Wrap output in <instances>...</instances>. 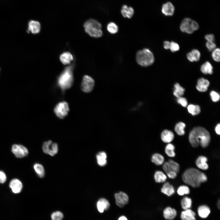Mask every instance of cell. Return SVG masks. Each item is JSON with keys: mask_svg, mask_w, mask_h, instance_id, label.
<instances>
[{"mask_svg": "<svg viewBox=\"0 0 220 220\" xmlns=\"http://www.w3.org/2000/svg\"><path fill=\"white\" fill-rule=\"evenodd\" d=\"M97 162L98 165L101 167L105 166L107 163V155L106 152L104 151L99 152L96 156Z\"/></svg>", "mask_w": 220, "mask_h": 220, "instance_id": "2e32d148", "label": "cell"}, {"mask_svg": "<svg viewBox=\"0 0 220 220\" xmlns=\"http://www.w3.org/2000/svg\"><path fill=\"white\" fill-rule=\"evenodd\" d=\"M220 200H218V203H217V206H218V208L219 209V208H220Z\"/></svg>", "mask_w": 220, "mask_h": 220, "instance_id": "816d5d0a", "label": "cell"}, {"mask_svg": "<svg viewBox=\"0 0 220 220\" xmlns=\"http://www.w3.org/2000/svg\"><path fill=\"white\" fill-rule=\"evenodd\" d=\"M161 191L162 193L168 196H170L175 192L173 186L168 182H166L163 184Z\"/></svg>", "mask_w": 220, "mask_h": 220, "instance_id": "cb8c5ba5", "label": "cell"}, {"mask_svg": "<svg viewBox=\"0 0 220 220\" xmlns=\"http://www.w3.org/2000/svg\"><path fill=\"white\" fill-rule=\"evenodd\" d=\"M121 13L124 17L130 19L132 17L134 14V10L132 7L124 5L122 6Z\"/></svg>", "mask_w": 220, "mask_h": 220, "instance_id": "d6986e66", "label": "cell"}, {"mask_svg": "<svg viewBox=\"0 0 220 220\" xmlns=\"http://www.w3.org/2000/svg\"><path fill=\"white\" fill-rule=\"evenodd\" d=\"M163 168L166 173L167 176L170 178L174 179L176 178L177 173L174 171L170 167L168 162L163 163Z\"/></svg>", "mask_w": 220, "mask_h": 220, "instance_id": "d4e9b609", "label": "cell"}, {"mask_svg": "<svg viewBox=\"0 0 220 220\" xmlns=\"http://www.w3.org/2000/svg\"><path fill=\"white\" fill-rule=\"evenodd\" d=\"M209 85L210 82L208 80L202 78L198 79L196 87L200 92H205L207 90Z\"/></svg>", "mask_w": 220, "mask_h": 220, "instance_id": "9a60e30c", "label": "cell"}, {"mask_svg": "<svg viewBox=\"0 0 220 220\" xmlns=\"http://www.w3.org/2000/svg\"><path fill=\"white\" fill-rule=\"evenodd\" d=\"M195 212L190 209L184 210L181 215L182 220H196Z\"/></svg>", "mask_w": 220, "mask_h": 220, "instance_id": "44dd1931", "label": "cell"}, {"mask_svg": "<svg viewBox=\"0 0 220 220\" xmlns=\"http://www.w3.org/2000/svg\"><path fill=\"white\" fill-rule=\"evenodd\" d=\"M205 38L207 42H214L215 39V36L212 34L206 35L205 36Z\"/></svg>", "mask_w": 220, "mask_h": 220, "instance_id": "7dc6e473", "label": "cell"}, {"mask_svg": "<svg viewBox=\"0 0 220 220\" xmlns=\"http://www.w3.org/2000/svg\"><path fill=\"white\" fill-rule=\"evenodd\" d=\"M41 29L40 23L34 20H31L28 23V30L32 34H36L39 32Z\"/></svg>", "mask_w": 220, "mask_h": 220, "instance_id": "e0dca14e", "label": "cell"}, {"mask_svg": "<svg viewBox=\"0 0 220 220\" xmlns=\"http://www.w3.org/2000/svg\"><path fill=\"white\" fill-rule=\"evenodd\" d=\"M6 180V176L5 174L2 171H0V183H3Z\"/></svg>", "mask_w": 220, "mask_h": 220, "instance_id": "bcb514c9", "label": "cell"}, {"mask_svg": "<svg viewBox=\"0 0 220 220\" xmlns=\"http://www.w3.org/2000/svg\"><path fill=\"white\" fill-rule=\"evenodd\" d=\"M94 84V80L92 77L88 75H85L82 79L81 88L84 92L89 93L93 90Z\"/></svg>", "mask_w": 220, "mask_h": 220, "instance_id": "30bf717a", "label": "cell"}, {"mask_svg": "<svg viewBox=\"0 0 220 220\" xmlns=\"http://www.w3.org/2000/svg\"><path fill=\"white\" fill-rule=\"evenodd\" d=\"M182 31L189 34L193 33L199 28L198 23L189 18H185L182 21L180 25Z\"/></svg>", "mask_w": 220, "mask_h": 220, "instance_id": "8992f818", "label": "cell"}, {"mask_svg": "<svg viewBox=\"0 0 220 220\" xmlns=\"http://www.w3.org/2000/svg\"><path fill=\"white\" fill-rule=\"evenodd\" d=\"M33 167L38 176L40 178H42L44 176L45 170L44 168L42 165L36 163L34 165Z\"/></svg>", "mask_w": 220, "mask_h": 220, "instance_id": "836d02e7", "label": "cell"}, {"mask_svg": "<svg viewBox=\"0 0 220 220\" xmlns=\"http://www.w3.org/2000/svg\"><path fill=\"white\" fill-rule=\"evenodd\" d=\"M151 161L156 165H160L164 162V157L161 154L155 153L153 154L151 157Z\"/></svg>", "mask_w": 220, "mask_h": 220, "instance_id": "f1b7e54d", "label": "cell"}, {"mask_svg": "<svg viewBox=\"0 0 220 220\" xmlns=\"http://www.w3.org/2000/svg\"><path fill=\"white\" fill-rule=\"evenodd\" d=\"M109 200L105 197H101L96 202V207L98 212L102 214L108 210L111 207Z\"/></svg>", "mask_w": 220, "mask_h": 220, "instance_id": "8fae6325", "label": "cell"}, {"mask_svg": "<svg viewBox=\"0 0 220 220\" xmlns=\"http://www.w3.org/2000/svg\"><path fill=\"white\" fill-rule=\"evenodd\" d=\"M210 96L213 102H217L220 99L219 95L215 91H212L211 92Z\"/></svg>", "mask_w": 220, "mask_h": 220, "instance_id": "7bdbcfd3", "label": "cell"}, {"mask_svg": "<svg viewBox=\"0 0 220 220\" xmlns=\"http://www.w3.org/2000/svg\"><path fill=\"white\" fill-rule=\"evenodd\" d=\"M174 88L173 94L175 97H178L184 94L185 90L178 83H176L174 85Z\"/></svg>", "mask_w": 220, "mask_h": 220, "instance_id": "d6a6232c", "label": "cell"}, {"mask_svg": "<svg viewBox=\"0 0 220 220\" xmlns=\"http://www.w3.org/2000/svg\"><path fill=\"white\" fill-rule=\"evenodd\" d=\"M170 45V42L168 41H166L163 42L164 48L166 50L169 49Z\"/></svg>", "mask_w": 220, "mask_h": 220, "instance_id": "c3c4849f", "label": "cell"}, {"mask_svg": "<svg viewBox=\"0 0 220 220\" xmlns=\"http://www.w3.org/2000/svg\"><path fill=\"white\" fill-rule=\"evenodd\" d=\"M117 220H129L128 217L125 215H119Z\"/></svg>", "mask_w": 220, "mask_h": 220, "instance_id": "681fc988", "label": "cell"}, {"mask_svg": "<svg viewBox=\"0 0 220 220\" xmlns=\"http://www.w3.org/2000/svg\"><path fill=\"white\" fill-rule=\"evenodd\" d=\"M185 124L183 123L180 122L176 124L175 127V131L177 134L179 135H183L185 134L184 128Z\"/></svg>", "mask_w": 220, "mask_h": 220, "instance_id": "8d00e7d4", "label": "cell"}, {"mask_svg": "<svg viewBox=\"0 0 220 220\" xmlns=\"http://www.w3.org/2000/svg\"><path fill=\"white\" fill-rule=\"evenodd\" d=\"M200 69L201 71L205 74L211 75L213 73V67L208 61H206L201 65Z\"/></svg>", "mask_w": 220, "mask_h": 220, "instance_id": "83f0119b", "label": "cell"}, {"mask_svg": "<svg viewBox=\"0 0 220 220\" xmlns=\"http://www.w3.org/2000/svg\"><path fill=\"white\" fill-rule=\"evenodd\" d=\"M107 29L108 31L110 34H115L118 32L119 28L115 23L111 22L107 24Z\"/></svg>", "mask_w": 220, "mask_h": 220, "instance_id": "1f68e13d", "label": "cell"}, {"mask_svg": "<svg viewBox=\"0 0 220 220\" xmlns=\"http://www.w3.org/2000/svg\"><path fill=\"white\" fill-rule=\"evenodd\" d=\"M115 202L116 206L123 208L129 203V197L127 194L123 191L116 193L114 195Z\"/></svg>", "mask_w": 220, "mask_h": 220, "instance_id": "ba28073f", "label": "cell"}, {"mask_svg": "<svg viewBox=\"0 0 220 220\" xmlns=\"http://www.w3.org/2000/svg\"><path fill=\"white\" fill-rule=\"evenodd\" d=\"M51 218L52 220H62L64 215L61 212L57 211L52 213Z\"/></svg>", "mask_w": 220, "mask_h": 220, "instance_id": "f35d334b", "label": "cell"}, {"mask_svg": "<svg viewBox=\"0 0 220 220\" xmlns=\"http://www.w3.org/2000/svg\"><path fill=\"white\" fill-rule=\"evenodd\" d=\"M174 7L171 2H167L163 4L162 6V13L166 16H173L174 14Z\"/></svg>", "mask_w": 220, "mask_h": 220, "instance_id": "4fadbf2b", "label": "cell"}, {"mask_svg": "<svg viewBox=\"0 0 220 220\" xmlns=\"http://www.w3.org/2000/svg\"><path fill=\"white\" fill-rule=\"evenodd\" d=\"M154 178L156 182L162 183L166 181L167 177L162 171L157 170L155 173Z\"/></svg>", "mask_w": 220, "mask_h": 220, "instance_id": "f546056e", "label": "cell"}, {"mask_svg": "<svg viewBox=\"0 0 220 220\" xmlns=\"http://www.w3.org/2000/svg\"><path fill=\"white\" fill-rule=\"evenodd\" d=\"M169 49L171 52H174L178 51L180 49V47L179 45L177 43L172 41L170 42Z\"/></svg>", "mask_w": 220, "mask_h": 220, "instance_id": "b9f144b4", "label": "cell"}, {"mask_svg": "<svg viewBox=\"0 0 220 220\" xmlns=\"http://www.w3.org/2000/svg\"><path fill=\"white\" fill-rule=\"evenodd\" d=\"M136 60L139 65L146 67L152 65L154 63L155 58L152 52L149 49L146 48L137 52Z\"/></svg>", "mask_w": 220, "mask_h": 220, "instance_id": "3957f363", "label": "cell"}, {"mask_svg": "<svg viewBox=\"0 0 220 220\" xmlns=\"http://www.w3.org/2000/svg\"><path fill=\"white\" fill-rule=\"evenodd\" d=\"M207 158L203 156H199L196 160L195 163L197 167L199 169L206 170L208 168V165L207 162Z\"/></svg>", "mask_w": 220, "mask_h": 220, "instance_id": "ac0fdd59", "label": "cell"}, {"mask_svg": "<svg viewBox=\"0 0 220 220\" xmlns=\"http://www.w3.org/2000/svg\"><path fill=\"white\" fill-rule=\"evenodd\" d=\"M9 186L14 193H18L21 191L23 185L22 182L19 180L14 179L10 181Z\"/></svg>", "mask_w": 220, "mask_h": 220, "instance_id": "5bb4252c", "label": "cell"}, {"mask_svg": "<svg viewBox=\"0 0 220 220\" xmlns=\"http://www.w3.org/2000/svg\"><path fill=\"white\" fill-rule=\"evenodd\" d=\"M177 102L184 107H185L187 105V100L185 97H178Z\"/></svg>", "mask_w": 220, "mask_h": 220, "instance_id": "f6af8a7d", "label": "cell"}, {"mask_svg": "<svg viewBox=\"0 0 220 220\" xmlns=\"http://www.w3.org/2000/svg\"><path fill=\"white\" fill-rule=\"evenodd\" d=\"M60 58L62 63L64 65L70 64L73 60V56L68 52H64L62 53Z\"/></svg>", "mask_w": 220, "mask_h": 220, "instance_id": "484cf974", "label": "cell"}, {"mask_svg": "<svg viewBox=\"0 0 220 220\" xmlns=\"http://www.w3.org/2000/svg\"><path fill=\"white\" fill-rule=\"evenodd\" d=\"M220 124L218 123L217 125L215 128V132L218 135H220Z\"/></svg>", "mask_w": 220, "mask_h": 220, "instance_id": "f907efd6", "label": "cell"}, {"mask_svg": "<svg viewBox=\"0 0 220 220\" xmlns=\"http://www.w3.org/2000/svg\"><path fill=\"white\" fill-rule=\"evenodd\" d=\"M211 212L209 207L206 205L199 206L198 209V213L199 216L202 218H207Z\"/></svg>", "mask_w": 220, "mask_h": 220, "instance_id": "4316f807", "label": "cell"}, {"mask_svg": "<svg viewBox=\"0 0 220 220\" xmlns=\"http://www.w3.org/2000/svg\"><path fill=\"white\" fill-rule=\"evenodd\" d=\"M192 201L191 198L185 196L181 201V205L182 209L184 210L190 209L192 206Z\"/></svg>", "mask_w": 220, "mask_h": 220, "instance_id": "4dcf8cb0", "label": "cell"}, {"mask_svg": "<svg viewBox=\"0 0 220 220\" xmlns=\"http://www.w3.org/2000/svg\"><path fill=\"white\" fill-rule=\"evenodd\" d=\"M206 46L210 51H213L216 48V44L214 42L207 41L206 43Z\"/></svg>", "mask_w": 220, "mask_h": 220, "instance_id": "ee69618b", "label": "cell"}, {"mask_svg": "<svg viewBox=\"0 0 220 220\" xmlns=\"http://www.w3.org/2000/svg\"><path fill=\"white\" fill-rule=\"evenodd\" d=\"M182 178L184 183L194 188L199 187L201 183L207 180L204 173L193 168L186 169L183 174Z\"/></svg>", "mask_w": 220, "mask_h": 220, "instance_id": "7a4b0ae2", "label": "cell"}, {"mask_svg": "<svg viewBox=\"0 0 220 220\" xmlns=\"http://www.w3.org/2000/svg\"><path fill=\"white\" fill-rule=\"evenodd\" d=\"M189 140L192 146L194 148L200 145L205 148L210 143L211 136L209 132L205 128L198 127L194 128L190 131Z\"/></svg>", "mask_w": 220, "mask_h": 220, "instance_id": "6da1fadb", "label": "cell"}, {"mask_svg": "<svg viewBox=\"0 0 220 220\" xmlns=\"http://www.w3.org/2000/svg\"><path fill=\"white\" fill-rule=\"evenodd\" d=\"M200 52L196 49L193 50L187 54V59L191 62L198 61L200 59Z\"/></svg>", "mask_w": 220, "mask_h": 220, "instance_id": "603a6c76", "label": "cell"}, {"mask_svg": "<svg viewBox=\"0 0 220 220\" xmlns=\"http://www.w3.org/2000/svg\"><path fill=\"white\" fill-rule=\"evenodd\" d=\"M72 67L67 68L61 73L58 79V84L62 90L70 88L73 83Z\"/></svg>", "mask_w": 220, "mask_h": 220, "instance_id": "5b68a950", "label": "cell"}, {"mask_svg": "<svg viewBox=\"0 0 220 220\" xmlns=\"http://www.w3.org/2000/svg\"><path fill=\"white\" fill-rule=\"evenodd\" d=\"M83 26L85 31L91 37L97 38L103 35L101 24L96 20H87L84 24Z\"/></svg>", "mask_w": 220, "mask_h": 220, "instance_id": "277c9868", "label": "cell"}, {"mask_svg": "<svg viewBox=\"0 0 220 220\" xmlns=\"http://www.w3.org/2000/svg\"><path fill=\"white\" fill-rule=\"evenodd\" d=\"M69 110L68 103L63 101L59 103L56 105L54 111L58 117L63 119L68 115Z\"/></svg>", "mask_w": 220, "mask_h": 220, "instance_id": "52a82bcc", "label": "cell"}, {"mask_svg": "<svg viewBox=\"0 0 220 220\" xmlns=\"http://www.w3.org/2000/svg\"><path fill=\"white\" fill-rule=\"evenodd\" d=\"M220 50L219 48H216L212 51L211 56L213 59L215 61L219 62L220 61Z\"/></svg>", "mask_w": 220, "mask_h": 220, "instance_id": "ab89813d", "label": "cell"}, {"mask_svg": "<svg viewBox=\"0 0 220 220\" xmlns=\"http://www.w3.org/2000/svg\"><path fill=\"white\" fill-rule=\"evenodd\" d=\"M174 137L173 133L170 130H165L161 133V138L163 142L166 143H169L172 141Z\"/></svg>", "mask_w": 220, "mask_h": 220, "instance_id": "7402d4cb", "label": "cell"}, {"mask_svg": "<svg viewBox=\"0 0 220 220\" xmlns=\"http://www.w3.org/2000/svg\"><path fill=\"white\" fill-rule=\"evenodd\" d=\"M12 152L17 158H21L28 154V149L24 146L20 145L14 144L12 147Z\"/></svg>", "mask_w": 220, "mask_h": 220, "instance_id": "7c38bea8", "label": "cell"}, {"mask_svg": "<svg viewBox=\"0 0 220 220\" xmlns=\"http://www.w3.org/2000/svg\"><path fill=\"white\" fill-rule=\"evenodd\" d=\"M163 215L164 218L166 219L172 220L176 217L177 211L174 208L170 207H167L163 210Z\"/></svg>", "mask_w": 220, "mask_h": 220, "instance_id": "ffe728a7", "label": "cell"}, {"mask_svg": "<svg viewBox=\"0 0 220 220\" xmlns=\"http://www.w3.org/2000/svg\"><path fill=\"white\" fill-rule=\"evenodd\" d=\"M177 193L180 196L188 194L190 193V190L188 187L185 185L180 186L177 189Z\"/></svg>", "mask_w": 220, "mask_h": 220, "instance_id": "74e56055", "label": "cell"}, {"mask_svg": "<svg viewBox=\"0 0 220 220\" xmlns=\"http://www.w3.org/2000/svg\"><path fill=\"white\" fill-rule=\"evenodd\" d=\"M42 149L43 152L51 156H53L57 154L58 152V148L57 143L52 142L49 140L44 142Z\"/></svg>", "mask_w": 220, "mask_h": 220, "instance_id": "9c48e42d", "label": "cell"}, {"mask_svg": "<svg viewBox=\"0 0 220 220\" xmlns=\"http://www.w3.org/2000/svg\"><path fill=\"white\" fill-rule=\"evenodd\" d=\"M168 162L171 168L178 174L180 170V166L179 164L172 160H169Z\"/></svg>", "mask_w": 220, "mask_h": 220, "instance_id": "60d3db41", "label": "cell"}, {"mask_svg": "<svg viewBox=\"0 0 220 220\" xmlns=\"http://www.w3.org/2000/svg\"><path fill=\"white\" fill-rule=\"evenodd\" d=\"M174 149L175 147L174 145L172 144L169 143L165 147V153L168 156L171 157H174L175 156Z\"/></svg>", "mask_w": 220, "mask_h": 220, "instance_id": "d590c367", "label": "cell"}, {"mask_svg": "<svg viewBox=\"0 0 220 220\" xmlns=\"http://www.w3.org/2000/svg\"><path fill=\"white\" fill-rule=\"evenodd\" d=\"M189 112L193 116L199 114L200 112V108L198 105H189L187 107Z\"/></svg>", "mask_w": 220, "mask_h": 220, "instance_id": "e575fe53", "label": "cell"}]
</instances>
